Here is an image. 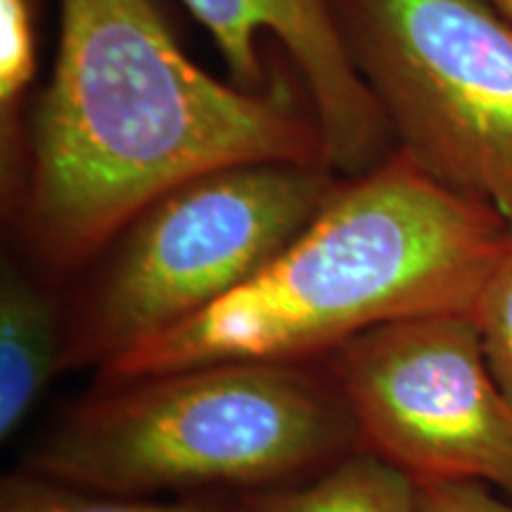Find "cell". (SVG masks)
I'll use <instances>...</instances> for the list:
<instances>
[{
	"label": "cell",
	"mask_w": 512,
	"mask_h": 512,
	"mask_svg": "<svg viewBox=\"0 0 512 512\" xmlns=\"http://www.w3.org/2000/svg\"><path fill=\"white\" fill-rule=\"evenodd\" d=\"M242 503L245 512H422L418 484L366 448L302 484L242 494Z\"/></svg>",
	"instance_id": "9"
},
{
	"label": "cell",
	"mask_w": 512,
	"mask_h": 512,
	"mask_svg": "<svg viewBox=\"0 0 512 512\" xmlns=\"http://www.w3.org/2000/svg\"><path fill=\"white\" fill-rule=\"evenodd\" d=\"M489 3L494 5V8L501 10L505 17L512 19V0H489Z\"/></svg>",
	"instance_id": "14"
},
{
	"label": "cell",
	"mask_w": 512,
	"mask_h": 512,
	"mask_svg": "<svg viewBox=\"0 0 512 512\" xmlns=\"http://www.w3.org/2000/svg\"><path fill=\"white\" fill-rule=\"evenodd\" d=\"M323 363L366 451L415 484L479 482L512 501V401L470 313L377 325Z\"/></svg>",
	"instance_id": "6"
},
{
	"label": "cell",
	"mask_w": 512,
	"mask_h": 512,
	"mask_svg": "<svg viewBox=\"0 0 512 512\" xmlns=\"http://www.w3.org/2000/svg\"><path fill=\"white\" fill-rule=\"evenodd\" d=\"M512 242L498 211L396 150L339 183L264 271L174 330L100 368L119 382L216 361H320L377 325L472 313Z\"/></svg>",
	"instance_id": "2"
},
{
	"label": "cell",
	"mask_w": 512,
	"mask_h": 512,
	"mask_svg": "<svg viewBox=\"0 0 512 512\" xmlns=\"http://www.w3.org/2000/svg\"><path fill=\"white\" fill-rule=\"evenodd\" d=\"M361 448L323 358H245L95 382L22 467L121 496L256 494L302 484Z\"/></svg>",
	"instance_id": "3"
},
{
	"label": "cell",
	"mask_w": 512,
	"mask_h": 512,
	"mask_svg": "<svg viewBox=\"0 0 512 512\" xmlns=\"http://www.w3.org/2000/svg\"><path fill=\"white\" fill-rule=\"evenodd\" d=\"M207 27L242 91H266L256 38L271 31L304 76L332 171L368 174L394 152L392 126L363 79L335 0H183Z\"/></svg>",
	"instance_id": "7"
},
{
	"label": "cell",
	"mask_w": 512,
	"mask_h": 512,
	"mask_svg": "<svg viewBox=\"0 0 512 512\" xmlns=\"http://www.w3.org/2000/svg\"><path fill=\"white\" fill-rule=\"evenodd\" d=\"M36 69L34 0H0V126L3 157L15 140L19 100Z\"/></svg>",
	"instance_id": "11"
},
{
	"label": "cell",
	"mask_w": 512,
	"mask_h": 512,
	"mask_svg": "<svg viewBox=\"0 0 512 512\" xmlns=\"http://www.w3.org/2000/svg\"><path fill=\"white\" fill-rule=\"evenodd\" d=\"M399 150L512 230V24L489 0H335Z\"/></svg>",
	"instance_id": "5"
},
{
	"label": "cell",
	"mask_w": 512,
	"mask_h": 512,
	"mask_svg": "<svg viewBox=\"0 0 512 512\" xmlns=\"http://www.w3.org/2000/svg\"><path fill=\"white\" fill-rule=\"evenodd\" d=\"M422 512H512V501L479 482L418 484Z\"/></svg>",
	"instance_id": "13"
},
{
	"label": "cell",
	"mask_w": 512,
	"mask_h": 512,
	"mask_svg": "<svg viewBox=\"0 0 512 512\" xmlns=\"http://www.w3.org/2000/svg\"><path fill=\"white\" fill-rule=\"evenodd\" d=\"M470 316L479 330L486 363L512 401V242L484 280Z\"/></svg>",
	"instance_id": "12"
},
{
	"label": "cell",
	"mask_w": 512,
	"mask_h": 512,
	"mask_svg": "<svg viewBox=\"0 0 512 512\" xmlns=\"http://www.w3.org/2000/svg\"><path fill=\"white\" fill-rule=\"evenodd\" d=\"M62 309L41 287L5 264L0 283V441H10L62 373Z\"/></svg>",
	"instance_id": "8"
},
{
	"label": "cell",
	"mask_w": 512,
	"mask_h": 512,
	"mask_svg": "<svg viewBox=\"0 0 512 512\" xmlns=\"http://www.w3.org/2000/svg\"><path fill=\"white\" fill-rule=\"evenodd\" d=\"M328 164L283 88L242 91L190 62L150 0H62L19 221L48 271L81 268L164 192L245 162Z\"/></svg>",
	"instance_id": "1"
},
{
	"label": "cell",
	"mask_w": 512,
	"mask_h": 512,
	"mask_svg": "<svg viewBox=\"0 0 512 512\" xmlns=\"http://www.w3.org/2000/svg\"><path fill=\"white\" fill-rule=\"evenodd\" d=\"M337 185L330 166L273 159L223 166L164 192L95 256L91 283L62 311V373H98L249 283Z\"/></svg>",
	"instance_id": "4"
},
{
	"label": "cell",
	"mask_w": 512,
	"mask_h": 512,
	"mask_svg": "<svg viewBox=\"0 0 512 512\" xmlns=\"http://www.w3.org/2000/svg\"><path fill=\"white\" fill-rule=\"evenodd\" d=\"M0 512H245L242 494H197L162 501L81 489L19 470L3 477Z\"/></svg>",
	"instance_id": "10"
}]
</instances>
